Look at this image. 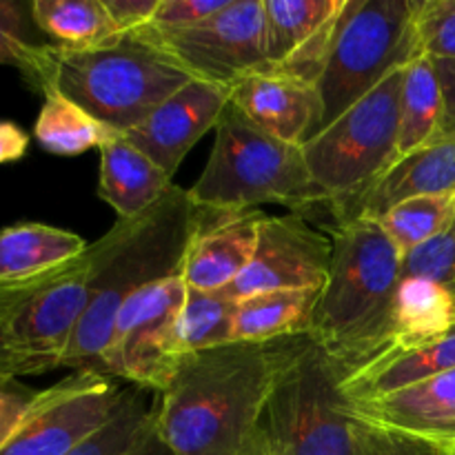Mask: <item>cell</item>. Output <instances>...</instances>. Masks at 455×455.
Here are the masks:
<instances>
[{
  "label": "cell",
  "instance_id": "7a4b0ae2",
  "mask_svg": "<svg viewBox=\"0 0 455 455\" xmlns=\"http://www.w3.org/2000/svg\"><path fill=\"white\" fill-rule=\"evenodd\" d=\"M196 227L198 209L189 191L173 185L149 212L136 220H118L92 243V300L60 367L100 373L123 305L142 289L180 275Z\"/></svg>",
  "mask_w": 455,
  "mask_h": 455
},
{
  "label": "cell",
  "instance_id": "ab89813d",
  "mask_svg": "<svg viewBox=\"0 0 455 455\" xmlns=\"http://www.w3.org/2000/svg\"><path fill=\"white\" fill-rule=\"evenodd\" d=\"M29 151V133L12 120H0V164L18 163Z\"/></svg>",
  "mask_w": 455,
  "mask_h": 455
},
{
  "label": "cell",
  "instance_id": "d590c367",
  "mask_svg": "<svg viewBox=\"0 0 455 455\" xmlns=\"http://www.w3.org/2000/svg\"><path fill=\"white\" fill-rule=\"evenodd\" d=\"M38 391L29 389L18 378L0 376V444L7 443L9 435L25 420Z\"/></svg>",
  "mask_w": 455,
  "mask_h": 455
},
{
  "label": "cell",
  "instance_id": "d6a6232c",
  "mask_svg": "<svg viewBox=\"0 0 455 455\" xmlns=\"http://www.w3.org/2000/svg\"><path fill=\"white\" fill-rule=\"evenodd\" d=\"M38 44L27 38L25 9L12 0H0V65H12L22 76L34 65Z\"/></svg>",
  "mask_w": 455,
  "mask_h": 455
},
{
  "label": "cell",
  "instance_id": "7c38bea8",
  "mask_svg": "<svg viewBox=\"0 0 455 455\" xmlns=\"http://www.w3.org/2000/svg\"><path fill=\"white\" fill-rule=\"evenodd\" d=\"M333 244L307 216H262L253 256L240 278L225 289L234 300L284 289H323Z\"/></svg>",
  "mask_w": 455,
  "mask_h": 455
},
{
  "label": "cell",
  "instance_id": "f6af8a7d",
  "mask_svg": "<svg viewBox=\"0 0 455 455\" xmlns=\"http://www.w3.org/2000/svg\"><path fill=\"white\" fill-rule=\"evenodd\" d=\"M453 455H455V453H453Z\"/></svg>",
  "mask_w": 455,
  "mask_h": 455
},
{
  "label": "cell",
  "instance_id": "2e32d148",
  "mask_svg": "<svg viewBox=\"0 0 455 455\" xmlns=\"http://www.w3.org/2000/svg\"><path fill=\"white\" fill-rule=\"evenodd\" d=\"M229 102L260 132L305 147L323 127V100L315 84L265 67L229 87Z\"/></svg>",
  "mask_w": 455,
  "mask_h": 455
},
{
  "label": "cell",
  "instance_id": "ac0fdd59",
  "mask_svg": "<svg viewBox=\"0 0 455 455\" xmlns=\"http://www.w3.org/2000/svg\"><path fill=\"white\" fill-rule=\"evenodd\" d=\"M369 425L400 431L455 453V369L382 398L354 403Z\"/></svg>",
  "mask_w": 455,
  "mask_h": 455
},
{
  "label": "cell",
  "instance_id": "7bdbcfd3",
  "mask_svg": "<svg viewBox=\"0 0 455 455\" xmlns=\"http://www.w3.org/2000/svg\"><path fill=\"white\" fill-rule=\"evenodd\" d=\"M451 289H453V293H455V275H453V284H451Z\"/></svg>",
  "mask_w": 455,
  "mask_h": 455
},
{
  "label": "cell",
  "instance_id": "44dd1931",
  "mask_svg": "<svg viewBox=\"0 0 455 455\" xmlns=\"http://www.w3.org/2000/svg\"><path fill=\"white\" fill-rule=\"evenodd\" d=\"M453 329L455 293L449 284L425 278H400L391 314L389 349L382 358L420 349L444 338Z\"/></svg>",
  "mask_w": 455,
  "mask_h": 455
},
{
  "label": "cell",
  "instance_id": "277c9868",
  "mask_svg": "<svg viewBox=\"0 0 455 455\" xmlns=\"http://www.w3.org/2000/svg\"><path fill=\"white\" fill-rule=\"evenodd\" d=\"M27 80L53 87L118 133L136 129L191 78L147 27L92 49L38 44Z\"/></svg>",
  "mask_w": 455,
  "mask_h": 455
},
{
  "label": "cell",
  "instance_id": "b9f144b4",
  "mask_svg": "<svg viewBox=\"0 0 455 455\" xmlns=\"http://www.w3.org/2000/svg\"><path fill=\"white\" fill-rule=\"evenodd\" d=\"M129 455H173V453L169 451V447L163 443V438H160L158 431H156V427H154V431L147 435L145 443L138 444V447L133 449Z\"/></svg>",
  "mask_w": 455,
  "mask_h": 455
},
{
  "label": "cell",
  "instance_id": "d4e9b609",
  "mask_svg": "<svg viewBox=\"0 0 455 455\" xmlns=\"http://www.w3.org/2000/svg\"><path fill=\"white\" fill-rule=\"evenodd\" d=\"M444 98L438 69L429 56H418L403 67L400 84L398 160L440 140Z\"/></svg>",
  "mask_w": 455,
  "mask_h": 455
},
{
  "label": "cell",
  "instance_id": "3957f363",
  "mask_svg": "<svg viewBox=\"0 0 455 455\" xmlns=\"http://www.w3.org/2000/svg\"><path fill=\"white\" fill-rule=\"evenodd\" d=\"M329 238L331 269L309 336L349 376L389 349L403 253L371 218L333 222Z\"/></svg>",
  "mask_w": 455,
  "mask_h": 455
},
{
  "label": "cell",
  "instance_id": "ba28073f",
  "mask_svg": "<svg viewBox=\"0 0 455 455\" xmlns=\"http://www.w3.org/2000/svg\"><path fill=\"white\" fill-rule=\"evenodd\" d=\"M416 0H347L327 65L320 74L323 132L395 69L422 56Z\"/></svg>",
  "mask_w": 455,
  "mask_h": 455
},
{
  "label": "cell",
  "instance_id": "ee69618b",
  "mask_svg": "<svg viewBox=\"0 0 455 455\" xmlns=\"http://www.w3.org/2000/svg\"><path fill=\"white\" fill-rule=\"evenodd\" d=\"M453 227H455V225H453Z\"/></svg>",
  "mask_w": 455,
  "mask_h": 455
},
{
  "label": "cell",
  "instance_id": "8d00e7d4",
  "mask_svg": "<svg viewBox=\"0 0 455 455\" xmlns=\"http://www.w3.org/2000/svg\"><path fill=\"white\" fill-rule=\"evenodd\" d=\"M120 34L147 27L158 9L160 0H102Z\"/></svg>",
  "mask_w": 455,
  "mask_h": 455
},
{
  "label": "cell",
  "instance_id": "cb8c5ba5",
  "mask_svg": "<svg viewBox=\"0 0 455 455\" xmlns=\"http://www.w3.org/2000/svg\"><path fill=\"white\" fill-rule=\"evenodd\" d=\"M320 289H284L238 300L234 314V342H275L309 336Z\"/></svg>",
  "mask_w": 455,
  "mask_h": 455
},
{
  "label": "cell",
  "instance_id": "6da1fadb",
  "mask_svg": "<svg viewBox=\"0 0 455 455\" xmlns=\"http://www.w3.org/2000/svg\"><path fill=\"white\" fill-rule=\"evenodd\" d=\"M275 369V342H229L178 360L156 403L173 455H249Z\"/></svg>",
  "mask_w": 455,
  "mask_h": 455
},
{
  "label": "cell",
  "instance_id": "7402d4cb",
  "mask_svg": "<svg viewBox=\"0 0 455 455\" xmlns=\"http://www.w3.org/2000/svg\"><path fill=\"white\" fill-rule=\"evenodd\" d=\"M89 244L74 231L43 222L0 229V284L25 283L78 260Z\"/></svg>",
  "mask_w": 455,
  "mask_h": 455
},
{
  "label": "cell",
  "instance_id": "603a6c76",
  "mask_svg": "<svg viewBox=\"0 0 455 455\" xmlns=\"http://www.w3.org/2000/svg\"><path fill=\"white\" fill-rule=\"evenodd\" d=\"M455 369V329L440 340L413 351L387 355L345 376L351 403H367Z\"/></svg>",
  "mask_w": 455,
  "mask_h": 455
},
{
  "label": "cell",
  "instance_id": "9a60e30c",
  "mask_svg": "<svg viewBox=\"0 0 455 455\" xmlns=\"http://www.w3.org/2000/svg\"><path fill=\"white\" fill-rule=\"evenodd\" d=\"M227 105L229 89L204 80H189L136 129L124 133V138L173 178L196 142L216 129Z\"/></svg>",
  "mask_w": 455,
  "mask_h": 455
},
{
  "label": "cell",
  "instance_id": "ffe728a7",
  "mask_svg": "<svg viewBox=\"0 0 455 455\" xmlns=\"http://www.w3.org/2000/svg\"><path fill=\"white\" fill-rule=\"evenodd\" d=\"M447 194H455V138H440L400 158L355 204L349 218L363 216L378 220L394 204L407 198Z\"/></svg>",
  "mask_w": 455,
  "mask_h": 455
},
{
  "label": "cell",
  "instance_id": "52a82bcc",
  "mask_svg": "<svg viewBox=\"0 0 455 455\" xmlns=\"http://www.w3.org/2000/svg\"><path fill=\"white\" fill-rule=\"evenodd\" d=\"M400 84L403 69H395L302 147L311 180L333 222L347 220L398 163Z\"/></svg>",
  "mask_w": 455,
  "mask_h": 455
},
{
  "label": "cell",
  "instance_id": "4316f807",
  "mask_svg": "<svg viewBox=\"0 0 455 455\" xmlns=\"http://www.w3.org/2000/svg\"><path fill=\"white\" fill-rule=\"evenodd\" d=\"M29 13L65 49H92L120 36L102 0H34Z\"/></svg>",
  "mask_w": 455,
  "mask_h": 455
},
{
  "label": "cell",
  "instance_id": "d6986e66",
  "mask_svg": "<svg viewBox=\"0 0 455 455\" xmlns=\"http://www.w3.org/2000/svg\"><path fill=\"white\" fill-rule=\"evenodd\" d=\"M98 151V196L118 213V220L140 218L173 187V178L167 176L145 151L132 145L124 133H116Z\"/></svg>",
  "mask_w": 455,
  "mask_h": 455
},
{
  "label": "cell",
  "instance_id": "e575fe53",
  "mask_svg": "<svg viewBox=\"0 0 455 455\" xmlns=\"http://www.w3.org/2000/svg\"><path fill=\"white\" fill-rule=\"evenodd\" d=\"M231 0H160L154 18L147 27L158 31L189 29L229 4Z\"/></svg>",
  "mask_w": 455,
  "mask_h": 455
},
{
  "label": "cell",
  "instance_id": "484cf974",
  "mask_svg": "<svg viewBox=\"0 0 455 455\" xmlns=\"http://www.w3.org/2000/svg\"><path fill=\"white\" fill-rule=\"evenodd\" d=\"M116 133L118 132L93 118L58 89H43V107L36 118L34 136L44 151L56 156H80L89 149H100Z\"/></svg>",
  "mask_w": 455,
  "mask_h": 455
},
{
  "label": "cell",
  "instance_id": "f546056e",
  "mask_svg": "<svg viewBox=\"0 0 455 455\" xmlns=\"http://www.w3.org/2000/svg\"><path fill=\"white\" fill-rule=\"evenodd\" d=\"M235 305L238 300H234L227 291L187 289L185 305L178 320V354H196L234 342L231 331Z\"/></svg>",
  "mask_w": 455,
  "mask_h": 455
},
{
  "label": "cell",
  "instance_id": "1f68e13d",
  "mask_svg": "<svg viewBox=\"0 0 455 455\" xmlns=\"http://www.w3.org/2000/svg\"><path fill=\"white\" fill-rule=\"evenodd\" d=\"M455 275V227L403 256L400 278H425L451 287Z\"/></svg>",
  "mask_w": 455,
  "mask_h": 455
},
{
  "label": "cell",
  "instance_id": "74e56055",
  "mask_svg": "<svg viewBox=\"0 0 455 455\" xmlns=\"http://www.w3.org/2000/svg\"><path fill=\"white\" fill-rule=\"evenodd\" d=\"M9 314H12V311L0 314V376H40V373H44L43 367H40L34 358L22 354V351L12 342V336H9L7 329Z\"/></svg>",
  "mask_w": 455,
  "mask_h": 455
},
{
  "label": "cell",
  "instance_id": "f35d334b",
  "mask_svg": "<svg viewBox=\"0 0 455 455\" xmlns=\"http://www.w3.org/2000/svg\"><path fill=\"white\" fill-rule=\"evenodd\" d=\"M438 69L440 87L444 98L443 132L440 138H455V58L453 60H434Z\"/></svg>",
  "mask_w": 455,
  "mask_h": 455
},
{
  "label": "cell",
  "instance_id": "4dcf8cb0",
  "mask_svg": "<svg viewBox=\"0 0 455 455\" xmlns=\"http://www.w3.org/2000/svg\"><path fill=\"white\" fill-rule=\"evenodd\" d=\"M416 40L431 60L455 58V0H416Z\"/></svg>",
  "mask_w": 455,
  "mask_h": 455
},
{
  "label": "cell",
  "instance_id": "5b68a950",
  "mask_svg": "<svg viewBox=\"0 0 455 455\" xmlns=\"http://www.w3.org/2000/svg\"><path fill=\"white\" fill-rule=\"evenodd\" d=\"M345 369L311 336L275 340V369L249 455H358Z\"/></svg>",
  "mask_w": 455,
  "mask_h": 455
},
{
  "label": "cell",
  "instance_id": "8992f818",
  "mask_svg": "<svg viewBox=\"0 0 455 455\" xmlns=\"http://www.w3.org/2000/svg\"><path fill=\"white\" fill-rule=\"evenodd\" d=\"M189 196L198 207L213 212L284 204L305 216L309 209L324 207L302 147L260 132L231 102L218 120L212 154Z\"/></svg>",
  "mask_w": 455,
  "mask_h": 455
},
{
  "label": "cell",
  "instance_id": "4fadbf2b",
  "mask_svg": "<svg viewBox=\"0 0 455 455\" xmlns=\"http://www.w3.org/2000/svg\"><path fill=\"white\" fill-rule=\"evenodd\" d=\"M92 244L78 260L60 267L52 278L7 318L12 342L34 358L43 371L60 367V360L74 338L92 300Z\"/></svg>",
  "mask_w": 455,
  "mask_h": 455
},
{
  "label": "cell",
  "instance_id": "8fae6325",
  "mask_svg": "<svg viewBox=\"0 0 455 455\" xmlns=\"http://www.w3.org/2000/svg\"><path fill=\"white\" fill-rule=\"evenodd\" d=\"M123 398L124 389L102 373H71L38 391L25 420L0 444V455H67L114 416Z\"/></svg>",
  "mask_w": 455,
  "mask_h": 455
},
{
  "label": "cell",
  "instance_id": "30bf717a",
  "mask_svg": "<svg viewBox=\"0 0 455 455\" xmlns=\"http://www.w3.org/2000/svg\"><path fill=\"white\" fill-rule=\"evenodd\" d=\"M151 38L194 80L229 89L265 69V0H231L222 12L189 29L158 31Z\"/></svg>",
  "mask_w": 455,
  "mask_h": 455
},
{
  "label": "cell",
  "instance_id": "e0dca14e",
  "mask_svg": "<svg viewBox=\"0 0 455 455\" xmlns=\"http://www.w3.org/2000/svg\"><path fill=\"white\" fill-rule=\"evenodd\" d=\"M196 204V203H194ZM198 209V227L182 262L187 289L225 291L247 269L258 240V227L265 213L213 212Z\"/></svg>",
  "mask_w": 455,
  "mask_h": 455
},
{
  "label": "cell",
  "instance_id": "9c48e42d",
  "mask_svg": "<svg viewBox=\"0 0 455 455\" xmlns=\"http://www.w3.org/2000/svg\"><path fill=\"white\" fill-rule=\"evenodd\" d=\"M187 298L182 275L164 278L129 298L116 318L100 373L163 394L178 360V320Z\"/></svg>",
  "mask_w": 455,
  "mask_h": 455
},
{
  "label": "cell",
  "instance_id": "836d02e7",
  "mask_svg": "<svg viewBox=\"0 0 455 455\" xmlns=\"http://www.w3.org/2000/svg\"><path fill=\"white\" fill-rule=\"evenodd\" d=\"M360 420V418H358ZM358 455H453L427 440L360 420Z\"/></svg>",
  "mask_w": 455,
  "mask_h": 455
},
{
  "label": "cell",
  "instance_id": "f1b7e54d",
  "mask_svg": "<svg viewBox=\"0 0 455 455\" xmlns=\"http://www.w3.org/2000/svg\"><path fill=\"white\" fill-rule=\"evenodd\" d=\"M376 222L400 253L407 256L455 225V194L407 198L382 213Z\"/></svg>",
  "mask_w": 455,
  "mask_h": 455
},
{
  "label": "cell",
  "instance_id": "5bb4252c",
  "mask_svg": "<svg viewBox=\"0 0 455 455\" xmlns=\"http://www.w3.org/2000/svg\"><path fill=\"white\" fill-rule=\"evenodd\" d=\"M347 0H265L269 69L318 84Z\"/></svg>",
  "mask_w": 455,
  "mask_h": 455
},
{
  "label": "cell",
  "instance_id": "83f0119b",
  "mask_svg": "<svg viewBox=\"0 0 455 455\" xmlns=\"http://www.w3.org/2000/svg\"><path fill=\"white\" fill-rule=\"evenodd\" d=\"M158 394L140 387L124 391V398L114 416L93 434L80 440L67 455H129L156 427Z\"/></svg>",
  "mask_w": 455,
  "mask_h": 455
},
{
  "label": "cell",
  "instance_id": "60d3db41",
  "mask_svg": "<svg viewBox=\"0 0 455 455\" xmlns=\"http://www.w3.org/2000/svg\"><path fill=\"white\" fill-rule=\"evenodd\" d=\"M60 269V267H58ZM56 271V269H53ZM53 271H47L44 275H38L34 280H25V283H12V284H0V314H7V311L18 309L25 300H29L49 278H52Z\"/></svg>",
  "mask_w": 455,
  "mask_h": 455
}]
</instances>
